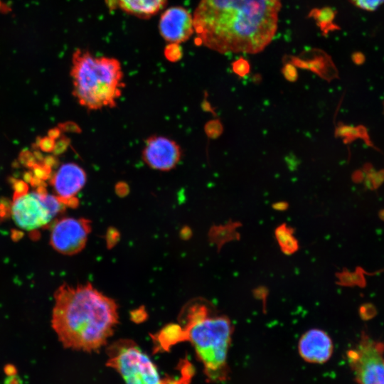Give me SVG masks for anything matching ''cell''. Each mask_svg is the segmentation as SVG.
<instances>
[{"mask_svg":"<svg viewBox=\"0 0 384 384\" xmlns=\"http://www.w3.org/2000/svg\"><path fill=\"white\" fill-rule=\"evenodd\" d=\"M280 0H201L193 17L196 40L213 50L256 53L272 41Z\"/></svg>","mask_w":384,"mask_h":384,"instance_id":"obj_1","label":"cell"},{"mask_svg":"<svg viewBox=\"0 0 384 384\" xmlns=\"http://www.w3.org/2000/svg\"><path fill=\"white\" fill-rule=\"evenodd\" d=\"M51 326L64 347L90 352L106 344L118 324V306L91 284H62L54 294Z\"/></svg>","mask_w":384,"mask_h":384,"instance_id":"obj_2","label":"cell"},{"mask_svg":"<svg viewBox=\"0 0 384 384\" xmlns=\"http://www.w3.org/2000/svg\"><path fill=\"white\" fill-rule=\"evenodd\" d=\"M185 319L184 326H180V341L191 342L210 381H225L229 374L227 358L233 332L230 320L223 316L210 315L206 306L198 304L188 309Z\"/></svg>","mask_w":384,"mask_h":384,"instance_id":"obj_3","label":"cell"},{"mask_svg":"<svg viewBox=\"0 0 384 384\" xmlns=\"http://www.w3.org/2000/svg\"><path fill=\"white\" fill-rule=\"evenodd\" d=\"M70 76L73 96L91 111L114 107L124 87L119 60L81 49L73 53Z\"/></svg>","mask_w":384,"mask_h":384,"instance_id":"obj_4","label":"cell"},{"mask_svg":"<svg viewBox=\"0 0 384 384\" xmlns=\"http://www.w3.org/2000/svg\"><path fill=\"white\" fill-rule=\"evenodd\" d=\"M14 194L11 203V215L15 224L26 231H34L50 226L67 206L55 194H50L43 183L29 191L28 184L14 181Z\"/></svg>","mask_w":384,"mask_h":384,"instance_id":"obj_5","label":"cell"},{"mask_svg":"<svg viewBox=\"0 0 384 384\" xmlns=\"http://www.w3.org/2000/svg\"><path fill=\"white\" fill-rule=\"evenodd\" d=\"M107 354V365L119 373L125 384H161L155 364L133 341H117Z\"/></svg>","mask_w":384,"mask_h":384,"instance_id":"obj_6","label":"cell"},{"mask_svg":"<svg viewBox=\"0 0 384 384\" xmlns=\"http://www.w3.org/2000/svg\"><path fill=\"white\" fill-rule=\"evenodd\" d=\"M347 360L358 384H384V343L363 334L347 352Z\"/></svg>","mask_w":384,"mask_h":384,"instance_id":"obj_7","label":"cell"},{"mask_svg":"<svg viewBox=\"0 0 384 384\" xmlns=\"http://www.w3.org/2000/svg\"><path fill=\"white\" fill-rule=\"evenodd\" d=\"M50 226V245L65 255H75L82 250L92 228L90 220L72 217L55 220Z\"/></svg>","mask_w":384,"mask_h":384,"instance_id":"obj_8","label":"cell"},{"mask_svg":"<svg viewBox=\"0 0 384 384\" xmlns=\"http://www.w3.org/2000/svg\"><path fill=\"white\" fill-rule=\"evenodd\" d=\"M180 146L173 139L160 135L146 139L142 149V159L151 169L160 171L174 169L181 158Z\"/></svg>","mask_w":384,"mask_h":384,"instance_id":"obj_9","label":"cell"},{"mask_svg":"<svg viewBox=\"0 0 384 384\" xmlns=\"http://www.w3.org/2000/svg\"><path fill=\"white\" fill-rule=\"evenodd\" d=\"M85 170L75 163L62 164L51 177L50 183L55 195L67 207L75 208L78 205L76 195L86 183Z\"/></svg>","mask_w":384,"mask_h":384,"instance_id":"obj_10","label":"cell"},{"mask_svg":"<svg viewBox=\"0 0 384 384\" xmlns=\"http://www.w3.org/2000/svg\"><path fill=\"white\" fill-rule=\"evenodd\" d=\"M159 31L168 42L174 44L183 43L194 32L193 17L183 7H171L161 16Z\"/></svg>","mask_w":384,"mask_h":384,"instance_id":"obj_11","label":"cell"},{"mask_svg":"<svg viewBox=\"0 0 384 384\" xmlns=\"http://www.w3.org/2000/svg\"><path fill=\"white\" fill-rule=\"evenodd\" d=\"M333 349L330 336L321 329L307 331L302 336L298 344L301 357L312 363H326L331 358Z\"/></svg>","mask_w":384,"mask_h":384,"instance_id":"obj_12","label":"cell"},{"mask_svg":"<svg viewBox=\"0 0 384 384\" xmlns=\"http://www.w3.org/2000/svg\"><path fill=\"white\" fill-rule=\"evenodd\" d=\"M121 9L140 17H149L158 13L167 0H117Z\"/></svg>","mask_w":384,"mask_h":384,"instance_id":"obj_13","label":"cell"},{"mask_svg":"<svg viewBox=\"0 0 384 384\" xmlns=\"http://www.w3.org/2000/svg\"><path fill=\"white\" fill-rule=\"evenodd\" d=\"M276 238L281 249L287 254H292L298 248V243L292 230L283 224L275 232Z\"/></svg>","mask_w":384,"mask_h":384,"instance_id":"obj_14","label":"cell"},{"mask_svg":"<svg viewBox=\"0 0 384 384\" xmlns=\"http://www.w3.org/2000/svg\"><path fill=\"white\" fill-rule=\"evenodd\" d=\"M359 8L366 11H373L384 3V0H353Z\"/></svg>","mask_w":384,"mask_h":384,"instance_id":"obj_15","label":"cell"},{"mask_svg":"<svg viewBox=\"0 0 384 384\" xmlns=\"http://www.w3.org/2000/svg\"><path fill=\"white\" fill-rule=\"evenodd\" d=\"M206 130L210 137L215 138L223 132V127L219 121L213 120L207 124Z\"/></svg>","mask_w":384,"mask_h":384,"instance_id":"obj_16","label":"cell"},{"mask_svg":"<svg viewBox=\"0 0 384 384\" xmlns=\"http://www.w3.org/2000/svg\"><path fill=\"white\" fill-rule=\"evenodd\" d=\"M233 70L239 76L243 77L249 72L248 63L243 60H240L234 63Z\"/></svg>","mask_w":384,"mask_h":384,"instance_id":"obj_17","label":"cell"},{"mask_svg":"<svg viewBox=\"0 0 384 384\" xmlns=\"http://www.w3.org/2000/svg\"><path fill=\"white\" fill-rule=\"evenodd\" d=\"M284 76L289 81H294L297 80V73L294 68L289 65L284 69Z\"/></svg>","mask_w":384,"mask_h":384,"instance_id":"obj_18","label":"cell"},{"mask_svg":"<svg viewBox=\"0 0 384 384\" xmlns=\"http://www.w3.org/2000/svg\"><path fill=\"white\" fill-rule=\"evenodd\" d=\"M287 207V204L285 203H278L277 204H274V208L276 209H284Z\"/></svg>","mask_w":384,"mask_h":384,"instance_id":"obj_19","label":"cell"}]
</instances>
